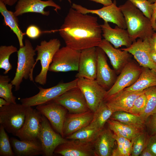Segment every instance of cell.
I'll return each instance as SVG.
<instances>
[{
	"label": "cell",
	"instance_id": "obj_38",
	"mask_svg": "<svg viewBox=\"0 0 156 156\" xmlns=\"http://www.w3.org/2000/svg\"><path fill=\"white\" fill-rule=\"evenodd\" d=\"M141 11L146 17L151 19L153 13L152 4L147 0H127Z\"/></svg>",
	"mask_w": 156,
	"mask_h": 156
},
{
	"label": "cell",
	"instance_id": "obj_51",
	"mask_svg": "<svg viewBox=\"0 0 156 156\" xmlns=\"http://www.w3.org/2000/svg\"><path fill=\"white\" fill-rule=\"evenodd\" d=\"M149 2L151 3L152 4L155 2H156V0H147Z\"/></svg>",
	"mask_w": 156,
	"mask_h": 156
},
{
	"label": "cell",
	"instance_id": "obj_30",
	"mask_svg": "<svg viewBox=\"0 0 156 156\" xmlns=\"http://www.w3.org/2000/svg\"><path fill=\"white\" fill-rule=\"evenodd\" d=\"M94 113L93 119L88 126L101 130L103 128L105 123L110 119L113 112L104 101Z\"/></svg>",
	"mask_w": 156,
	"mask_h": 156
},
{
	"label": "cell",
	"instance_id": "obj_21",
	"mask_svg": "<svg viewBox=\"0 0 156 156\" xmlns=\"http://www.w3.org/2000/svg\"><path fill=\"white\" fill-rule=\"evenodd\" d=\"M102 36L104 39L112 44L116 49L122 46L129 47L133 43L127 30L115 26L112 28L108 23L104 22L100 25Z\"/></svg>",
	"mask_w": 156,
	"mask_h": 156
},
{
	"label": "cell",
	"instance_id": "obj_20",
	"mask_svg": "<svg viewBox=\"0 0 156 156\" xmlns=\"http://www.w3.org/2000/svg\"><path fill=\"white\" fill-rule=\"evenodd\" d=\"M48 6L55 8L54 10L56 12L57 10L61 9L60 6L53 0H18L15 7L14 14L17 17L29 12L38 13L48 16L50 14V11L44 10Z\"/></svg>",
	"mask_w": 156,
	"mask_h": 156
},
{
	"label": "cell",
	"instance_id": "obj_6",
	"mask_svg": "<svg viewBox=\"0 0 156 156\" xmlns=\"http://www.w3.org/2000/svg\"><path fill=\"white\" fill-rule=\"evenodd\" d=\"M78 78L69 82H61L50 88L38 87L39 92L29 97L21 99V104L27 107H32L42 104L53 100L70 89L77 86Z\"/></svg>",
	"mask_w": 156,
	"mask_h": 156
},
{
	"label": "cell",
	"instance_id": "obj_26",
	"mask_svg": "<svg viewBox=\"0 0 156 156\" xmlns=\"http://www.w3.org/2000/svg\"><path fill=\"white\" fill-rule=\"evenodd\" d=\"M142 68L141 73L136 81L124 89L129 91H139L156 86V72L148 68Z\"/></svg>",
	"mask_w": 156,
	"mask_h": 156
},
{
	"label": "cell",
	"instance_id": "obj_48",
	"mask_svg": "<svg viewBox=\"0 0 156 156\" xmlns=\"http://www.w3.org/2000/svg\"><path fill=\"white\" fill-rule=\"evenodd\" d=\"M149 40L151 48L156 52V42L153 41L151 38Z\"/></svg>",
	"mask_w": 156,
	"mask_h": 156
},
{
	"label": "cell",
	"instance_id": "obj_12",
	"mask_svg": "<svg viewBox=\"0 0 156 156\" xmlns=\"http://www.w3.org/2000/svg\"><path fill=\"white\" fill-rule=\"evenodd\" d=\"M53 101L64 107L71 114L90 110L83 94L77 86L67 91Z\"/></svg>",
	"mask_w": 156,
	"mask_h": 156
},
{
	"label": "cell",
	"instance_id": "obj_1",
	"mask_svg": "<svg viewBox=\"0 0 156 156\" xmlns=\"http://www.w3.org/2000/svg\"><path fill=\"white\" fill-rule=\"evenodd\" d=\"M59 31L66 46L80 51L97 47L102 40L97 17L83 14L71 7Z\"/></svg>",
	"mask_w": 156,
	"mask_h": 156
},
{
	"label": "cell",
	"instance_id": "obj_19",
	"mask_svg": "<svg viewBox=\"0 0 156 156\" xmlns=\"http://www.w3.org/2000/svg\"><path fill=\"white\" fill-rule=\"evenodd\" d=\"M71 140L58 146L54 153L64 156H96L92 142Z\"/></svg>",
	"mask_w": 156,
	"mask_h": 156
},
{
	"label": "cell",
	"instance_id": "obj_22",
	"mask_svg": "<svg viewBox=\"0 0 156 156\" xmlns=\"http://www.w3.org/2000/svg\"><path fill=\"white\" fill-rule=\"evenodd\" d=\"M98 47L101 48L108 57L115 71L120 73L130 61L131 54L127 51L114 47L108 41L103 39Z\"/></svg>",
	"mask_w": 156,
	"mask_h": 156
},
{
	"label": "cell",
	"instance_id": "obj_4",
	"mask_svg": "<svg viewBox=\"0 0 156 156\" xmlns=\"http://www.w3.org/2000/svg\"><path fill=\"white\" fill-rule=\"evenodd\" d=\"M60 46V42L57 38L51 39L48 41H42L39 45L36 46L35 49L37 51V56L34 66L35 67L38 61L40 60L41 69L35 78L36 83L42 85L46 84L50 66L55 54Z\"/></svg>",
	"mask_w": 156,
	"mask_h": 156
},
{
	"label": "cell",
	"instance_id": "obj_8",
	"mask_svg": "<svg viewBox=\"0 0 156 156\" xmlns=\"http://www.w3.org/2000/svg\"><path fill=\"white\" fill-rule=\"evenodd\" d=\"M77 86L83 94L90 109L95 112L104 101L107 90L96 79L83 78H78Z\"/></svg>",
	"mask_w": 156,
	"mask_h": 156
},
{
	"label": "cell",
	"instance_id": "obj_29",
	"mask_svg": "<svg viewBox=\"0 0 156 156\" xmlns=\"http://www.w3.org/2000/svg\"><path fill=\"white\" fill-rule=\"evenodd\" d=\"M109 119L145 130V122L138 115L124 111L116 112L113 113Z\"/></svg>",
	"mask_w": 156,
	"mask_h": 156
},
{
	"label": "cell",
	"instance_id": "obj_13",
	"mask_svg": "<svg viewBox=\"0 0 156 156\" xmlns=\"http://www.w3.org/2000/svg\"><path fill=\"white\" fill-rule=\"evenodd\" d=\"M42 115L36 109L27 107L24 124L16 136L22 140H38Z\"/></svg>",
	"mask_w": 156,
	"mask_h": 156
},
{
	"label": "cell",
	"instance_id": "obj_28",
	"mask_svg": "<svg viewBox=\"0 0 156 156\" xmlns=\"http://www.w3.org/2000/svg\"><path fill=\"white\" fill-rule=\"evenodd\" d=\"M109 128L114 133L131 140L145 131L133 126L109 119L107 122Z\"/></svg>",
	"mask_w": 156,
	"mask_h": 156
},
{
	"label": "cell",
	"instance_id": "obj_47",
	"mask_svg": "<svg viewBox=\"0 0 156 156\" xmlns=\"http://www.w3.org/2000/svg\"><path fill=\"white\" fill-rule=\"evenodd\" d=\"M150 55L152 60L156 64V52L152 49L151 47L150 50Z\"/></svg>",
	"mask_w": 156,
	"mask_h": 156
},
{
	"label": "cell",
	"instance_id": "obj_36",
	"mask_svg": "<svg viewBox=\"0 0 156 156\" xmlns=\"http://www.w3.org/2000/svg\"><path fill=\"white\" fill-rule=\"evenodd\" d=\"M5 130L2 126L0 127V156H14L15 155L12 151L10 142Z\"/></svg>",
	"mask_w": 156,
	"mask_h": 156
},
{
	"label": "cell",
	"instance_id": "obj_27",
	"mask_svg": "<svg viewBox=\"0 0 156 156\" xmlns=\"http://www.w3.org/2000/svg\"><path fill=\"white\" fill-rule=\"evenodd\" d=\"M4 3L0 1V12L4 18V24L8 26L18 38L20 47L24 46V34L19 27L18 20L14 12L8 10Z\"/></svg>",
	"mask_w": 156,
	"mask_h": 156
},
{
	"label": "cell",
	"instance_id": "obj_46",
	"mask_svg": "<svg viewBox=\"0 0 156 156\" xmlns=\"http://www.w3.org/2000/svg\"><path fill=\"white\" fill-rule=\"evenodd\" d=\"M18 0H0V1L4 3L5 5L10 6L14 5Z\"/></svg>",
	"mask_w": 156,
	"mask_h": 156
},
{
	"label": "cell",
	"instance_id": "obj_45",
	"mask_svg": "<svg viewBox=\"0 0 156 156\" xmlns=\"http://www.w3.org/2000/svg\"><path fill=\"white\" fill-rule=\"evenodd\" d=\"M140 156H155L153 153L147 148L145 147L140 154Z\"/></svg>",
	"mask_w": 156,
	"mask_h": 156
},
{
	"label": "cell",
	"instance_id": "obj_49",
	"mask_svg": "<svg viewBox=\"0 0 156 156\" xmlns=\"http://www.w3.org/2000/svg\"><path fill=\"white\" fill-rule=\"evenodd\" d=\"M10 103L7 101L3 98H0V107L3 106L7 105L10 104Z\"/></svg>",
	"mask_w": 156,
	"mask_h": 156
},
{
	"label": "cell",
	"instance_id": "obj_32",
	"mask_svg": "<svg viewBox=\"0 0 156 156\" xmlns=\"http://www.w3.org/2000/svg\"><path fill=\"white\" fill-rule=\"evenodd\" d=\"M145 94L147 103L144 111L139 116L145 122L149 116L156 112V86L146 89Z\"/></svg>",
	"mask_w": 156,
	"mask_h": 156
},
{
	"label": "cell",
	"instance_id": "obj_34",
	"mask_svg": "<svg viewBox=\"0 0 156 156\" xmlns=\"http://www.w3.org/2000/svg\"><path fill=\"white\" fill-rule=\"evenodd\" d=\"M8 75H0V97L10 103H16V97L12 92L13 86Z\"/></svg>",
	"mask_w": 156,
	"mask_h": 156
},
{
	"label": "cell",
	"instance_id": "obj_5",
	"mask_svg": "<svg viewBox=\"0 0 156 156\" xmlns=\"http://www.w3.org/2000/svg\"><path fill=\"white\" fill-rule=\"evenodd\" d=\"M27 107L10 103L0 107V124L5 131L16 136L24 122Z\"/></svg>",
	"mask_w": 156,
	"mask_h": 156
},
{
	"label": "cell",
	"instance_id": "obj_39",
	"mask_svg": "<svg viewBox=\"0 0 156 156\" xmlns=\"http://www.w3.org/2000/svg\"><path fill=\"white\" fill-rule=\"evenodd\" d=\"M147 101L145 93L138 97L134 101L128 112L140 116L144 111Z\"/></svg>",
	"mask_w": 156,
	"mask_h": 156
},
{
	"label": "cell",
	"instance_id": "obj_18",
	"mask_svg": "<svg viewBox=\"0 0 156 156\" xmlns=\"http://www.w3.org/2000/svg\"><path fill=\"white\" fill-rule=\"evenodd\" d=\"M96 49L97 66L96 80L103 88L108 90L116 79L115 71L108 64L104 52L99 47H96Z\"/></svg>",
	"mask_w": 156,
	"mask_h": 156
},
{
	"label": "cell",
	"instance_id": "obj_9",
	"mask_svg": "<svg viewBox=\"0 0 156 156\" xmlns=\"http://www.w3.org/2000/svg\"><path fill=\"white\" fill-rule=\"evenodd\" d=\"M116 3V1L114 0L111 5L96 10L89 9L75 3H73L71 8L83 14H96L104 22L112 23L119 27L126 29L127 25L124 17L120 8L117 6Z\"/></svg>",
	"mask_w": 156,
	"mask_h": 156
},
{
	"label": "cell",
	"instance_id": "obj_10",
	"mask_svg": "<svg viewBox=\"0 0 156 156\" xmlns=\"http://www.w3.org/2000/svg\"><path fill=\"white\" fill-rule=\"evenodd\" d=\"M142 70L140 66L131 60L122 69L112 86L107 91L104 100L133 84L138 78Z\"/></svg>",
	"mask_w": 156,
	"mask_h": 156
},
{
	"label": "cell",
	"instance_id": "obj_52",
	"mask_svg": "<svg viewBox=\"0 0 156 156\" xmlns=\"http://www.w3.org/2000/svg\"><path fill=\"white\" fill-rule=\"evenodd\" d=\"M62 0H60V1H61ZM70 3H71V1L70 0H67Z\"/></svg>",
	"mask_w": 156,
	"mask_h": 156
},
{
	"label": "cell",
	"instance_id": "obj_15",
	"mask_svg": "<svg viewBox=\"0 0 156 156\" xmlns=\"http://www.w3.org/2000/svg\"><path fill=\"white\" fill-rule=\"evenodd\" d=\"M96 47L86 49L81 51L76 78L96 79L97 66Z\"/></svg>",
	"mask_w": 156,
	"mask_h": 156
},
{
	"label": "cell",
	"instance_id": "obj_16",
	"mask_svg": "<svg viewBox=\"0 0 156 156\" xmlns=\"http://www.w3.org/2000/svg\"><path fill=\"white\" fill-rule=\"evenodd\" d=\"M149 39L138 38L129 47L120 49L127 51L132 55L140 66L152 69L156 72V64L150 55L151 46Z\"/></svg>",
	"mask_w": 156,
	"mask_h": 156
},
{
	"label": "cell",
	"instance_id": "obj_31",
	"mask_svg": "<svg viewBox=\"0 0 156 156\" xmlns=\"http://www.w3.org/2000/svg\"><path fill=\"white\" fill-rule=\"evenodd\" d=\"M101 130L88 125L66 137V138L92 142Z\"/></svg>",
	"mask_w": 156,
	"mask_h": 156
},
{
	"label": "cell",
	"instance_id": "obj_17",
	"mask_svg": "<svg viewBox=\"0 0 156 156\" xmlns=\"http://www.w3.org/2000/svg\"><path fill=\"white\" fill-rule=\"evenodd\" d=\"M145 89L142 91H129L124 89L105 99L104 101L113 112H128L135 100L144 93Z\"/></svg>",
	"mask_w": 156,
	"mask_h": 156
},
{
	"label": "cell",
	"instance_id": "obj_23",
	"mask_svg": "<svg viewBox=\"0 0 156 156\" xmlns=\"http://www.w3.org/2000/svg\"><path fill=\"white\" fill-rule=\"evenodd\" d=\"M94 114L90 110L82 113L67 114L63 127V137L88 125L93 119Z\"/></svg>",
	"mask_w": 156,
	"mask_h": 156
},
{
	"label": "cell",
	"instance_id": "obj_25",
	"mask_svg": "<svg viewBox=\"0 0 156 156\" xmlns=\"http://www.w3.org/2000/svg\"><path fill=\"white\" fill-rule=\"evenodd\" d=\"M10 142L14 153L17 156H34L43 155L41 143L38 140H22L12 137Z\"/></svg>",
	"mask_w": 156,
	"mask_h": 156
},
{
	"label": "cell",
	"instance_id": "obj_35",
	"mask_svg": "<svg viewBox=\"0 0 156 156\" xmlns=\"http://www.w3.org/2000/svg\"><path fill=\"white\" fill-rule=\"evenodd\" d=\"M117 144V148L113 150L112 156H129L131 155L132 143L130 140L114 133Z\"/></svg>",
	"mask_w": 156,
	"mask_h": 156
},
{
	"label": "cell",
	"instance_id": "obj_14",
	"mask_svg": "<svg viewBox=\"0 0 156 156\" xmlns=\"http://www.w3.org/2000/svg\"><path fill=\"white\" fill-rule=\"evenodd\" d=\"M36 109L48 119L53 129L63 137V129L67 109L53 100L37 105Z\"/></svg>",
	"mask_w": 156,
	"mask_h": 156
},
{
	"label": "cell",
	"instance_id": "obj_3",
	"mask_svg": "<svg viewBox=\"0 0 156 156\" xmlns=\"http://www.w3.org/2000/svg\"><path fill=\"white\" fill-rule=\"evenodd\" d=\"M36 50L34 49L30 41L28 39L25 41L23 46L20 47L17 52L18 61L15 76L11 81L14 86L15 90H18L23 79L29 78L34 81L33 72L34 68Z\"/></svg>",
	"mask_w": 156,
	"mask_h": 156
},
{
	"label": "cell",
	"instance_id": "obj_40",
	"mask_svg": "<svg viewBox=\"0 0 156 156\" xmlns=\"http://www.w3.org/2000/svg\"><path fill=\"white\" fill-rule=\"evenodd\" d=\"M149 136L156 134V112L149 116L145 122Z\"/></svg>",
	"mask_w": 156,
	"mask_h": 156
},
{
	"label": "cell",
	"instance_id": "obj_37",
	"mask_svg": "<svg viewBox=\"0 0 156 156\" xmlns=\"http://www.w3.org/2000/svg\"><path fill=\"white\" fill-rule=\"evenodd\" d=\"M148 135L145 131L131 140L132 143L131 155L140 156L146 146Z\"/></svg>",
	"mask_w": 156,
	"mask_h": 156
},
{
	"label": "cell",
	"instance_id": "obj_50",
	"mask_svg": "<svg viewBox=\"0 0 156 156\" xmlns=\"http://www.w3.org/2000/svg\"><path fill=\"white\" fill-rule=\"evenodd\" d=\"M151 38L153 40L156 42V32H154L151 37Z\"/></svg>",
	"mask_w": 156,
	"mask_h": 156
},
{
	"label": "cell",
	"instance_id": "obj_42",
	"mask_svg": "<svg viewBox=\"0 0 156 156\" xmlns=\"http://www.w3.org/2000/svg\"><path fill=\"white\" fill-rule=\"evenodd\" d=\"M146 147L148 148L156 156V134L148 136Z\"/></svg>",
	"mask_w": 156,
	"mask_h": 156
},
{
	"label": "cell",
	"instance_id": "obj_43",
	"mask_svg": "<svg viewBox=\"0 0 156 156\" xmlns=\"http://www.w3.org/2000/svg\"><path fill=\"white\" fill-rule=\"evenodd\" d=\"M152 5L153 13L151 21L154 30L156 31V2Z\"/></svg>",
	"mask_w": 156,
	"mask_h": 156
},
{
	"label": "cell",
	"instance_id": "obj_44",
	"mask_svg": "<svg viewBox=\"0 0 156 156\" xmlns=\"http://www.w3.org/2000/svg\"><path fill=\"white\" fill-rule=\"evenodd\" d=\"M90 1L102 4L104 6H107L111 5L113 3L112 0H89Z\"/></svg>",
	"mask_w": 156,
	"mask_h": 156
},
{
	"label": "cell",
	"instance_id": "obj_33",
	"mask_svg": "<svg viewBox=\"0 0 156 156\" xmlns=\"http://www.w3.org/2000/svg\"><path fill=\"white\" fill-rule=\"evenodd\" d=\"M18 51L17 48L12 45L0 46V68L4 70V74L8 73L12 68L9 61L10 55Z\"/></svg>",
	"mask_w": 156,
	"mask_h": 156
},
{
	"label": "cell",
	"instance_id": "obj_41",
	"mask_svg": "<svg viewBox=\"0 0 156 156\" xmlns=\"http://www.w3.org/2000/svg\"><path fill=\"white\" fill-rule=\"evenodd\" d=\"M42 31L37 26L32 25L27 28L25 34L30 38L35 39L38 38L41 35Z\"/></svg>",
	"mask_w": 156,
	"mask_h": 156
},
{
	"label": "cell",
	"instance_id": "obj_2",
	"mask_svg": "<svg viewBox=\"0 0 156 156\" xmlns=\"http://www.w3.org/2000/svg\"><path fill=\"white\" fill-rule=\"evenodd\" d=\"M124 17L127 30L133 42L137 38H150L154 33L151 20L131 2L119 6Z\"/></svg>",
	"mask_w": 156,
	"mask_h": 156
},
{
	"label": "cell",
	"instance_id": "obj_7",
	"mask_svg": "<svg viewBox=\"0 0 156 156\" xmlns=\"http://www.w3.org/2000/svg\"><path fill=\"white\" fill-rule=\"evenodd\" d=\"M81 51L66 46L55 53L49 71L54 72L78 71Z\"/></svg>",
	"mask_w": 156,
	"mask_h": 156
},
{
	"label": "cell",
	"instance_id": "obj_11",
	"mask_svg": "<svg viewBox=\"0 0 156 156\" xmlns=\"http://www.w3.org/2000/svg\"><path fill=\"white\" fill-rule=\"evenodd\" d=\"M38 139L42 146L43 155L45 156H52L58 146L68 140L53 130L47 119L43 115Z\"/></svg>",
	"mask_w": 156,
	"mask_h": 156
},
{
	"label": "cell",
	"instance_id": "obj_24",
	"mask_svg": "<svg viewBox=\"0 0 156 156\" xmlns=\"http://www.w3.org/2000/svg\"><path fill=\"white\" fill-rule=\"evenodd\" d=\"M112 131L103 128L92 142L96 156H112L116 140Z\"/></svg>",
	"mask_w": 156,
	"mask_h": 156
}]
</instances>
